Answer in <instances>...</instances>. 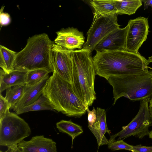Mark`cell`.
<instances>
[{
  "label": "cell",
  "mask_w": 152,
  "mask_h": 152,
  "mask_svg": "<svg viewBox=\"0 0 152 152\" xmlns=\"http://www.w3.org/2000/svg\"><path fill=\"white\" fill-rule=\"evenodd\" d=\"M93 58L96 75L107 80L109 77L148 70V60L139 53L126 50L96 52Z\"/></svg>",
  "instance_id": "1"
},
{
  "label": "cell",
  "mask_w": 152,
  "mask_h": 152,
  "mask_svg": "<svg viewBox=\"0 0 152 152\" xmlns=\"http://www.w3.org/2000/svg\"><path fill=\"white\" fill-rule=\"evenodd\" d=\"M72 62V87L76 95L87 107L96 99L94 88L96 75L91 52L82 48L71 51Z\"/></svg>",
  "instance_id": "2"
},
{
  "label": "cell",
  "mask_w": 152,
  "mask_h": 152,
  "mask_svg": "<svg viewBox=\"0 0 152 152\" xmlns=\"http://www.w3.org/2000/svg\"><path fill=\"white\" fill-rule=\"evenodd\" d=\"M54 42L45 33L36 34L27 40L22 50L17 52L13 65L14 69L28 71L44 69L53 72L54 68L51 52Z\"/></svg>",
  "instance_id": "3"
},
{
  "label": "cell",
  "mask_w": 152,
  "mask_h": 152,
  "mask_svg": "<svg viewBox=\"0 0 152 152\" xmlns=\"http://www.w3.org/2000/svg\"><path fill=\"white\" fill-rule=\"evenodd\" d=\"M53 73L42 94L48 99L55 111L68 117H80L88 107L76 95L72 84L61 78L55 71Z\"/></svg>",
  "instance_id": "4"
},
{
  "label": "cell",
  "mask_w": 152,
  "mask_h": 152,
  "mask_svg": "<svg viewBox=\"0 0 152 152\" xmlns=\"http://www.w3.org/2000/svg\"><path fill=\"white\" fill-rule=\"evenodd\" d=\"M107 80L113 88V105L122 97L133 101L152 99V70L110 76Z\"/></svg>",
  "instance_id": "5"
},
{
  "label": "cell",
  "mask_w": 152,
  "mask_h": 152,
  "mask_svg": "<svg viewBox=\"0 0 152 152\" xmlns=\"http://www.w3.org/2000/svg\"><path fill=\"white\" fill-rule=\"evenodd\" d=\"M31 133L28 124L11 113L0 120V145L7 148L18 145Z\"/></svg>",
  "instance_id": "6"
},
{
  "label": "cell",
  "mask_w": 152,
  "mask_h": 152,
  "mask_svg": "<svg viewBox=\"0 0 152 152\" xmlns=\"http://www.w3.org/2000/svg\"><path fill=\"white\" fill-rule=\"evenodd\" d=\"M150 99L140 101L139 111L134 118L127 125L122 127V129L118 133L111 136L109 142L126 138L131 136L142 139L145 136H149V128L152 126V118L149 109Z\"/></svg>",
  "instance_id": "7"
},
{
  "label": "cell",
  "mask_w": 152,
  "mask_h": 152,
  "mask_svg": "<svg viewBox=\"0 0 152 152\" xmlns=\"http://www.w3.org/2000/svg\"><path fill=\"white\" fill-rule=\"evenodd\" d=\"M118 14L100 17L92 23L87 32V40L83 49L91 52L97 45L111 32L120 27L118 23Z\"/></svg>",
  "instance_id": "8"
},
{
  "label": "cell",
  "mask_w": 152,
  "mask_h": 152,
  "mask_svg": "<svg viewBox=\"0 0 152 152\" xmlns=\"http://www.w3.org/2000/svg\"><path fill=\"white\" fill-rule=\"evenodd\" d=\"M125 50L137 53L139 48L147 38L149 27L148 18L139 17L128 22Z\"/></svg>",
  "instance_id": "9"
},
{
  "label": "cell",
  "mask_w": 152,
  "mask_h": 152,
  "mask_svg": "<svg viewBox=\"0 0 152 152\" xmlns=\"http://www.w3.org/2000/svg\"><path fill=\"white\" fill-rule=\"evenodd\" d=\"M51 56L54 71L61 78L72 85L73 65L71 51L64 49L54 43Z\"/></svg>",
  "instance_id": "10"
},
{
  "label": "cell",
  "mask_w": 152,
  "mask_h": 152,
  "mask_svg": "<svg viewBox=\"0 0 152 152\" xmlns=\"http://www.w3.org/2000/svg\"><path fill=\"white\" fill-rule=\"evenodd\" d=\"M54 43L62 48L69 51L80 49L85 43L83 32L73 27L62 28L56 32Z\"/></svg>",
  "instance_id": "11"
},
{
  "label": "cell",
  "mask_w": 152,
  "mask_h": 152,
  "mask_svg": "<svg viewBox=\"0 0 152 152\" xmlns=\"http://www.w3.org/2000/svg\"><path fill=\"white\" fill-rule=\"evenodd\" d=\"M129 24L124 28H118L104 38L96 46V52L125 50Z\"/></svg>",
  "instance_id": "12"
},
{
  "label": "cell",
  "mask_w": 152,
  "mask_h": 152,
  "mask_svg": "<svg viewBox=\"0 0 152 152\" xmlns=\"http://www.w3.org/2000/svg\"><path fill=\"white\" fill-rule=\"evenodd\" d=\"M18 146L21 152H57L56 143L44 135H37L28 141L23 140Z\"/></svg>",
  "instance_id": "13"
},
{
  "label": "cell",
  "mask_w": 152,
  "mask_h": 152,
  "mask_svg": "<svg viewBox=\"0 0 152 152\" xmlns=\"http://www.w3.org/2000/svg\"><path fill=\"white\" fill-rule=\"evenodd\" d=\"M49 78L48 75L34 85L29 86L25 84L22 96L12 109L15 112L31 104L39 99L42 94L43 89Z\"/></svg>",
  "instance_id": "14"
},
{
  "label": "cell",
  "mask_w": 152,
  "mask_h": 152,
  "mask_svg": "<svg viewBox=\"0 0 152 152\" xmlns=\"http://www.w3.org/2000/svg\"><path fill=\"white\" fill-rule=\"evenodd\" d=\"M97 119L91 126H88L97 140L98 146L108 144V140L104 136L107 133H111L107 126L106 120V111L104 109L97 107L96 109Z\"/></svg>",
  "instance_id": "15"
},
{
  "label": "cell",
  "mask_w": 152,
  "mask_h": 152,
  "mask_svg": "<svg viewBox=\"0 0 152 152\" xmlns=\"http://www.w3.org/2000/svg\"><path fill=\"white\" fill-rule=\"evenodd\" d=\"M28 71L25 69H14L7 73L1 69L0 94L10 88L25 84Z\"/></svg>",
  "instance_id": "16"
},
{
  "label": "cell",
  "mask_w": 152,
  "mask_h": 152,
  "mask_svg": "<svg viewBox=\"0 0 152 152\" xmlns=\"http://www.w3.org/2000/svg\"><path fill=\"white\" fill-rule=\"evenodd\" d=\"M116 3V0L90 1V4L94 11L93 21L103 16L117 13Z\"/></svg>",
  "instance_id": "17"
},
{
  "label": "cell",
  "mask_w": 152,
  "mask_h": 152,
  "mask_svg": "<svg viewBox=\"0 0 152 152\" xmlns=\"http://www.w3.org/2000/svg\"><path fill=\"white\" fill-rule=\"evenodd\" d=\"M17 53L0 45V67L5 72L9 73L14 70L13 65Z\"/></svg>",
  "instance_id": "18"
},
{
  "label": "cell",
  "mask_w": 152,
  "mask_h": 152,
  "mask_svg": "<svg viewBox=\"0 0 152 152\" xmlns=\"http://www.w3.org/2000/svg\"><path fill=\"white\" fill-rule=\"evenodd\" d=\"M56 127L60 132L66 134L71 137L72 147L75 138L83 132L82 127L71 120H61L56 123Z\"/></svg>",
  "instance_id": "19"
},
{
  "label": "cell",
  "mask_w": 152,
  "mask_h": 152,
  "mask_svg": "<svg viewBox=\"0 0 152 152\" xmlns=\"http://www.w3.org/2000/svg\"><path fill=\"white\" fill-rule=\"evenodd\" d=\"M117 13L131 15L134 14L142 5V0H116Z\"/></svg>",
  "instance_id": "20"
},
{
  "label": "cell",
  "mask_w": 152,
  "mask_h": 152,
  "mask_svg": "<svg viewBox=\"0 0 152 152\" xmlns=\"http://www.w3.org/2000/svg\"><path fill=\"white\" fill-rule=\"evenodd\" d=\"M55 110L48 99L43 94L37 101L15 112L17 115L30 111Z\"/></svg>",
  "instance_id": "21"
},
{
  "label": "cell",
  "mask_w": 152,
  "mask_h": 152,
  "mask_svg": "<svg viewBox=\"0 0 152 152\" xmlns=\"http://www.w3.org/2000/svg\"><path fill=\"white\" fill-rule=\"evenodd\" d=\"M25 85L14 86L6 90L5 99L12 109L22 96L24 92Z\"/></svg>",
  "instance_id": "22"
},
{
  "label": "cell",
  "mask_w": 152,
  "mask_h": 152,
  "mask_svg": "<svg viewBox=\"0 0 152 152\" xmlns=\"http://www.w3.org/2000/svg\"><path fill=\"white\" fill-rule=\"evenodd\" d=\"M49 72L44 69H38L28 71L26 84L31 86L40 81L48 75Z\"/></svg>",
  "instance_id": "23"
},
{
  "label": "cell",
  "mask_w": 152,
  "mask_h": 152,
  "mask_svg": "<svg viewBox=\"0 0 152 152\" xmlns=\"http://www.w3.org/2000/svg\"><path fill=\"white\" fill-rule=\"evenodd\" d=\"M107 145L108 148L113 151L125 150L132 151V145L128 144L123 140L108 142Z\"/></svg>",
  "instance_id": "24"
},
{
  "label": "cell",
  "mask_w": 152,
  "mask_h": 152,
  "mask_svg": "<svg viewBox=\"0 0 152 152\" xmlns=\"http://www.w3.org/2000/svg\"><path fill=\"white\" fill-rule=\"evenodd\" d=\"M11 108L5 97L0 94V120L10 114V109Z\"/></svg>",
  "instance_id": "25"
},
{
  "label": "cell",
  "mask_w": 152,
  "mask_h": 152,
  "mask_svg": "<svg viewBox=\"0 0 152 152\" xmlns=\"http://www.w3.org/2000/svg\"><path fill=\"white\" fill-rule=\"evenodd\" d=\"M4 7L2 6L0 11V25L1 27L8 25L11 22V18L9 14L3 12Z\"/></svg>",
  "instance_id": "26"
},
{
  "label": "cell",
  "mask_w": 152,
  "mask_h": 152,
  "mask_svg": "<svg viewBox=\"0 0 152 152\" xmlns=\"http://www.w3.org/2000/svg\"><path fill=\"white\" fill-rule=\"evenodd\" d=\"M86 111L88 113V126H91L96 122L97 119L96 110L94 107L90 110L89 107L87 108Z\"/></svg>",
  "instance_id": "27"
},
{
  "label": "cell",
  "mask_w": 152,
  "mask_h": 152,
  "mask_svg": "<svg viewBox=\"0 0 152 152\" xmlns=\"http://www.w3.org/2000/svg\"><path fill=\"white\" fill-rule=\"evenodd\" d=\"M132 146V152H152V146H143L141 145Z\"/></svg>",
  "instance_id": "28"
},
{
  "label": "cell",
  "mask_w": 152,
  "mask_h": 152,
  "mask_svg": "<svg viewBox=\"0 0 152 152\" xmlns=\"http://www.w3.org/2000/svg\"><path fill=\"white\" fill-rule=\"evenodd\" d=\"M0 152H3L0 151ZM4 152H21V151L19 149L17 145H15L8 148L7 150Z\"/></svg>",
  "instance_id": "29"
},
{
  "label": "cell",
  "mask_w": 152,
  "mask_h": 152,
  "mask_svg": "<svg viewBox=\"0 0 152 152\" xmlns=\"http://www.w3.org/2000/svg\"><path fill=\"white\" fill-rule=\"evenodd\" d=\"M144 3V10L148 8V6H150L152 8V0H142Z\"/></svg>",
  "instance_id": "30"
},
{
  "label": "cell",
  "mask_w": 152,
  "mask_h": 152,
  "mask_svg": "<svg viewBox=\"0 0 152 152\" xmlns=\"http://www.w3.org/2000/svg\"><path fill=\"white\" fill-rule=\"evenodd\" d=\"M148 60L149 63L152 62V56L149 57Z\"/></svg>",
  "instance_id": "31"
},
{
  "label": "cell",
  "mask_w": 152,
  "mask_h": 152,
  "mask_svg": "<svg viewBox=\"0 0 152 152\" xmlns=\"http://www.w3.org/2000/svg\"><path fill=\"white\" fill-rule=\"evenodd\" d=\"M149 136L150 138L152 140V130L150 132Z\"/></svg>",
  "instance_id": "32"
},
{
  "label": "cell",
  "mask_w": 152,
  "mask_h": 152,
  "mask_svg": "<svg viewBox=\"0 0 152 152\" xmlns=\"http://www.w3.org/2000/svg\"><path fill=\"white\" fill-rule=\"evenodd\" d=\"M148 68H150V69H152V68H151V67H149V66H148Z\"/></svg>",
  "instance_id": "33"
},
{
  "label": "cell",
  "mask_w": 152,
  "mask_h": 152,
  "mask_svg": "<svg viewBox=\"0 0 152 152\" xmlns=\"http://www.w3.org/2000/svg\"></svg>",
  "instance_id": "34"
}]
</instances>
